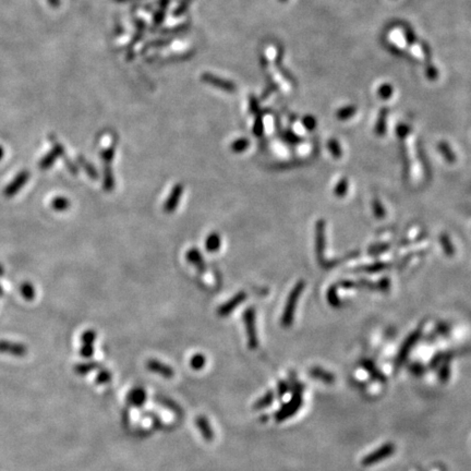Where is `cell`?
<instances>
[{"label": "cell", "instance_id": "6da1fadb", "mask_svg": "<svg viewBox=\"0 0 471 471\" xmlns=\"http://www.w3.org/2000/svg\"><path fill=\"white\" fill-rule=\"evenodd\" d=\"M303 288H304V282L299 281L295 285V287L290 291L287 301H286V305H285L283 316H282L283 327H290L292 322H294L296 307H297L299 298H300L302 294Z\"/></svg>", "mask_w": 471, "mask_h": 471}, {"label": "cell", "instance_id": "7a4b0ae2", "mask_svg": "<svg viewBox=\"0 0 471 471\" xmlns=\"http://www.w3.org/2000/svg\"><path fill=\"white\" fill-rule=\"evenodd\" d=\"M244 321L247 329L248 346H249L251 350L257 349L259 345V340L256 325V309L252 307L246 309V311L244 312Z\"/></svg>", "mask_w": 471, "mask_h": 471}, {"label": "cell", "instance_id": "3957f363", "mask_svg": "<svg viewBox=\"0 0 471 471\" xmlns=\"http://www.w3.org/2000/svg\"><path fill=\"white\" fill-rule=\"evenodd\" d=\"M301 406H302L301 393H295L294 396L291 397L289 402L287 404H285L282 408L276 412L275 420L277 422L285 421V420H287L288 418L294 416L296 412H298V410L300 409Z\"/></svg>", "mask_w": 471, "mask_h": 471}, {"label": "cell", "instance_id": "277c9868", "mask_svg": "<svg viewBox=\"0 0 471 471\" xmlns=\"http://www.w3.org/2000/svg\"><path fill=\"white\" fill-rule=\"evenodd\" d=\"M394 451H395V445L394 444L387 443V444L382 445L380 448H378L377 450L372 451L371 454L366 456L364 459H362V464L366 467L373 466V464L378 463L382 460L386 459V458H388L390 456H392L394 454Z\"/></svg>", "mask_w": 471, "mask_h": 471}, {"label": "cell", "instance_id": "5b68a950", "mask_svg": "<svg viewBox=\"0 0 471 471\" xmlns=\"http://www.w3.org/2000/svg\"><path fill=\"white\" fill-rule=\"evenodd\" d=\"M247 297L248 295L245 291H240L238 294H236L231 299H229L227 302L222 303L217 309V315L220 317L228 316L234 309H237L241 303L247 300Z\"/></svg>", "mask_w": 471, "mask_h": 471}, {"label": "cell", "instance_id": "8992f818", "mask_svg": "<svg viewBox=\"0 0 471 471\" xmlns=\"http://www.w3.org/2000/svg\"><path fill=\"white\" fill-rule=\"evenodd\" d=\"M183 190H184V187L182 186L181 183L175 184V186L173 187V189H171V191H170V194L167 198L166 202H165L164 205H163V209H164L165 213L171 214V213H174L176 211V208L178 207V205H179V202H180V199L182 196Z\"/></svg>", "mask_w": 471, "mask_h": 471}, {"label": "cell", "instance_id": "52a82bcc", "mask_svg": "<svg viewBox=\"0 0 471 471\" xmlns=\"http://www.w3.org/2000/svg\"><path fill=\"white\" fill-rule=\"evenodd\" d=\"M146 369L150 370L153 373L160 374L161 377L165 379H173L175 372L173 370V368H170L168 365H165L163 362L155 360V359H150L149 361H146Z\"/></svg>", "mask_w": 471, "mask_h": 471}, {"label": "cell", "instance_id": "ba28073f", "mask_svg": "<svg viewBox=\"0 0 471 471\" xmlns=\"http://www.w3.org/2000/svg\"><path fill=\"white\" fill-rule=\"evenodd\" d=\"M420 335H421V330L417 329L408 337V338L405 340L402 348H400V350H399V354H398V357H397V366L402 365L403 362L407 359V357H408V355L411 351V349L413 348V346H415L417 343V341L419 340Z\"/></svg>", "mask_w": 471, "mask_h": 471}, {"label": "cell", "instance_id": "9c48e42d", "mask_svg": "<svg viewBox=\"0 0 471 471\" xmlns=\"http://www.w3.org/2000/svg\"><path fill=\"white\" fill-rule=\"evenodd\" d=\"M0 352L16 356V357H23L27 355L28 349L22 343L0 340Z\"/></svg>", "mask_w": 471, "mask_h": 471}, {"label": "cell", "instance_id": "30bf717a", "mask_svg": "<svg viewBox=\"0 0 471 471\" xmlns=\"http://www.w3.org/2000/svg\"><path fill=\"white\" fill-rule=\"evenodd\" d=\"M29 177H30L29 171H21V173L15 178L14 181H12L9 186L5 189V195L8 196V198L14 196L18 191L24 186L25 182L29 180Z\"/></svg>", "mask_w": 471, "mask_h": 471}, {"label": "cell", "instance_id": "8fae6325", "mask_svg": "<svg viewBox=\"0 0 471 471\" xmlns=\"http://www.w3.org/2000/svg\"><path fill=\"white\" fill-rule=\"evenodd\" d=\"M186 258L188 262L190 264H192L195 269L199 271V273L203 274L206 271V264H205L204 258H203L202 253L196 249V248H191V249H189Z\"/></svg>", "mask_w": 471, "mask_h": 471}, {"label": "cell", "instance_id": "7c38bea8", "mask_svg": "<svg viewBox=\"0 0 471 471\" xmlns=\"http://www.w3.org/2000/svg\"><path fill=\"white\" fill-rule=\"evenodd\" d=\"M196 428L200 431L203 438L207 442H212L214 440V431L212 429V425L209 423L207 418L205 416H198L195 419Z\"/></svg>", "mask_w": 471, "mask_h": 471}, {"label": "cell", "instance_id": "4fadbf2b", "mask_svg": "<svg viewBox=\"0 0 471 471\" xmlns=\"http://www.w3.org/2000/svg\"><path fill=\"white\" fill-rule=\"evenodd\" d=\"M325 224H324L323 220H319L316 224V257L317 260H319L320 263H323L324 261V248H325V245H324V241H325V237H324V230H325Z\"/></svg>", "mask_w": 471, "mask_h": 471}, {"label": "cell", "instance_id": "5bb4252c", "mask_svg": "<svg viewBox=\"0 0 471 471\" xmlns=\"http://www.w3.org/2000/svg\"><path fill=\"white\" fill-rule=\"evenodd\" d=\"M146 398H148V395H146V392L143 388L136 387L129 392L128 396H127V402L132 407H142L146 402Z\"/></svg>", "mask_w": 471, "mask_h": 471}, {"label": "cell", "instance_id": "9a60e30c", "mask_svg": "<svg viewBox=\"0 0 471 471\" xmlns=\"http://www.w3.org/2000/svg\"><path fill=\"white\" fill-rule=\"evenodd\" d=\"M61 155H63V148L60 144L55 142L54 150L50 153H48V154L41 161L40 168L44 169V170L50 168V167H52V165L55 163V161L57 160V157L61 156Z\"/></svg>", "mask_w": 471, "mask_h": 471}, {"label": "cell", "instance_id": "2e32d148", "mask_svg": "<svg viewBox=\"0 0 471 471\" xmlns=\"http://www.w3.org/2000/svg\"><path fill=\"white\" fill-rule=\"evenodd\" d=\"M154 398H155V402L157 404H160L161 406L165 407V408H167L171 412H174L175 415H177V416H182L183 415V411L181 409V407L178 405L176 402H174L173 399H170V398H168L166 396H163V395H156Z\"/></svg>", "mask_w": 471, "mask_h": 471}, {"label": "cell", "instance_id": "e0dca14e", "mask_svg": "<svg viewBox=\"0 0 471 471\" xmlns=\"http://www.w3.org/2000/svg\"><path fill=\"white\" fill-rule=\"evenodd\" d=\"M220 246H221V239H220L219 233L212 232L207 236V238L205 240L206 251L211 253L217 252L220 249Z\"/></svg>", "mask_w": 471, "mask_h": 471}, {"label": "cell", "instance_id": "ac0fdd59", "mask_svg": "<svg viewBox=\"0 0 471 471\" xmlns=\"http://www.w3.org/2000/svg\"><path fill=\"white\" fill-rule=\"evenodd\" d=\"M388 40H390L394 45L400 49H404L407 46V38L399 29H395L391 31L390 34H388Z\"/></svg>", "mask_w": 471, "mask_h": 471}, {"label": "cell", "instance_id": "d6986e66", "mask_svg": "<svg viewBox=\"0 0 471 471\" xmlns=\"http://www.w3.org/2000/svg\"><path fill=\"white\" fill-rule=\"evenodd\" d=\"M103 188L107 192H111L114 189V176L110 165H104V182Z\"/></svg>", "mask_w": 471, "mask_h": 471}, {"label": "cell", "instance_id": "ffe728a7", "mask_svg": "<svg viewBox=\"0 0 471 471\" xmlns=\"http://www.w3.org/2000/svg\"><path fill=\"white\" fill-rule=\"evenodd\" d=\"M274 398H275V394H274V392H272V391H269L263 397H261L257 400L256 404L253 405V409L254 410H262V409L266 408V407H269L273 404Z\"/></svg>", "mask_w": 471, "mask_h": 471}, {"label": "cell", "instance_id": "44dd1931", "mask_svg": "<svg viewBox=\"0 0 471 471\" xmlns=\"http://www.w3.org/2000/svg\"><path fill=\"white\" fill-rule=\"evenodd\" d=\"M78 162H79V164H80V166L86 171V174L88 175V177L91 178V179H93V180L98 179V173H97V170L95 169V167L93 166V165H92L91 163L86 162V160H85V158H84L83 156H78Z\"/></svg>", "mask_w": 471, "mask_h": 471}, {"label": "cell", "instance_id": "7402d4cb", "mask_svg": "<svg viewBox=\"0 0 471 471\" xmlns=\"http://www.w3.org/2000/svg\"><path fill=\"white\" fill-rule=\"evenodd\" d=\"M97 368H99V364H97V362H94V361H90V362H85V364L76 365L74 367V371H75V373H78L80 375H85V374L90 373L91 371L95 370V369H97Z\"/></svg>", "mask_w": 471, "mask_h": 471}, {"label": "cell", "instance_id": "603a6c76", "mask_svg": "<svg viewBox=\"0 0 471 471\" xmlns=\"http://www.w3.org/2000/svg\"><path fill=\"white\" fill-rule=\"evenodd\" d=\"M310 373H311V377H312V378L319 379V380H321V381L326 382V383H332V382L334 381L333 374H330V373H328V372H326V371H324V370H322V369H320V368L312 369Z\"/></svg>", "mask_w": 471, "mask_h": 471}, {"label": "cell", "instance_id": "cb8c5ba5", "mask_svg": "<svg viewBox=\"0 0 471 471\" xmlns=\"http://www.w3.org/2000/svg\"><path fill=\"white\" fill-rule=\"evenodd\" d=\"M205 365H206V358H205V356L202 354H195L194 356H192V358L190 359V367L195 371L202 370V369L205 367Z\"/></svg>", "mask_w": 471, "mask_h": 471}, {"label": "cell", "instance_id": "d4e9b609", "mask_svg": "<svg viewBox=\"0 0 471 471\" xmlns=\"http://www.w3.org/2000/svg\"><path fill=\"white\" fill-rule=\"evenodd\" d=\"M52 206L55 208V211L63 212V211H66V209L69 208L70 202L67 198H63V196H58V198H55L54 201L52 202Z\"/></svg>", "mask_w": 471, "mask_h": 471}, {"label": "cell", "instance_id": "484cf974", "mask_svg": "<svg viewBox=\"0 0 471 471\" xmlns=\"http://www.w3.org/2000/svg\"><path fill=\"white\" fill-rule=\"evenodd\" d=\"M250 142L248 139H238L231 144V151L233 153H243L249 148Z\"/></svg>", "mask_w": 471, "mask_h": 471}, {"label": "cell", "instance_id": "4316f807", "mask_svg": "<svg viewBox=\"0 0 471 471\" xmlns=\"http://www.w3.org/2000/svg\"><path fill=\"white\" fill-rule=\"evenodd\" d=\"M386 117H387V110L383 109L381 111L379 119H378V124L377 127H375V131L379 136H382L385 133V128H386Z\"/></svg>", "mask_w": 471, "mask_h": 471}, {"label": "cell", "instance_id": "83f0119b", "mask_svg": "<svg viewBox=\"0 0 471 471\" xmlns=\"http://www.w3.org/2000/svg\"><path fill=\"white\" fill-rule=\"evenodd\" d=\"M21 294L24 297V299H27V300L31 301V300H33V299H34L35 290L33 288V286H32L31 284L24 283L21 286Z\"/></svg>", "mask_w": 471, "mask_h": 471}, {"label": "cell", "instance_id": "f1b7e54d", "mask_svg": "<svg viewBox=\"0 0 471 471\" xmlns=\"http://www.w3.org/2000/svg\"><path fill=\"white\" fill-rule=\"evenodd\" d=\"M111 379H112L111 373L108 370H106V369H101V370L98 372L95 381H96L97 384H107V383H109Z\"/></svg>", "mask_w": 471, "mask_h": 471}, {"label": "cell", "instance_id": "f546056e", "mask_svg": "<svg viewBox=\"0 0 471 471\" xmlns=\"http://www.w3.org/2000/svg\"><path fill=\"white\" fill-rule=\"evenodd\" d=\"M205 78H207L205 80H207L208 82H211L212 84L219 85L221 88H224V90H227V91H232L233 90V86L230 83H228V82H225V81H220L217 78H214V76L211 75V74L206 75Z\"/></svg>", "mask_w": 471, "mask_h": 471}, {"label": "cell", "instance_id": "4dcf8cb0", "mask_svg": "<svg viewBox=\"0 0 471 471\" xmlns=\"http://www.w3.org/2000/svg\"><path fill=\"white\" fill-rule=\"evenodd\" d=\"M355 112H356V107L347 106V107L341 108V109H339L338 111H337V117H338V119L345 120V119L352 117L355 114Z\"/></svg>", "mask_w": 471, "mask_h": 471}, {"label": "cell", "instance_id": "1f68e13d", "mask_svg": "<svg viewBox=\"0 0 471 471\" xmlns=\"http://www.w3.org/2000/svg\"><path fill=\"white\" fill-rule=\"evenodd\" d=\"M96 337H97L96 332H94L93 329H88L83 333L81 339H82V342L85 343V345H93L94 341L96 340Z\"/></svg>", "mask_w": 471, "mask_h": 471}, {"label": "cell", "instance_id": "d6a6232c", "mask_svg": "<svg viewBox=\"0 0 471 471\" xmlns=\"http://www.w3.org/2000/svg\"><path fill=\"white\" fill-rule=\"evenodd\" d=\"M114 156V146H110L107 150H104L101 152V161H103L104 165H111V162L113 160Z\"/></svg>", "mask_w": 471, "mask_h": 471}, {"label": "cell", "instance_id": "836d02e7", "mask_svg": "<svg viewBox=\"0 0 471 471\" xmlns=\"http://www.w3.org/2000/svg\"><path fill=\"white\" fill-rule=\"evenodd\" d=\"M440 151L443 153V155L446 157V160L450 163L455 162V155L453 154V152L449 149V146L446 143H440Z\"/></svg>", "mask_w": 471, "mask_h": 471}, {"label": "cell", "instance_id": "e575fe53", "mask_svg": "<svg viewBox=\"0 0 471 471\" xmlns=\"http://www.w3.org/2000/svg\"><path fill=\"white\" fill-rule=\"evenodd\" d=\"M328 149H329L330 153H332V154H333L336 158H339V156H341L340 146H339L338 143H337L336 140H334V139L330 140V141L328 142Z\"/></svg>", "mask_w": 471, "mask_h": 471}, {"label": "cell", "instance_id": "d590c367", "mask_svg": "<svg viewBox=\"0 0 471 471\" xmlns=\"http://www.w3.org/2000/svg\"><path fill=\"white\" fill-rule=\"evenodd\" d=\"M393 94V87L390 84H383L379 88V95L384 99L390 98Z\"/></svg>", "mask_w": 471, "mask_h": 471}, {"label": "cell", "instance_id": "8d00e7d4", "mask_svg": "<svg viewBox=\"0 0 471 471\" xmlns=\"http://www.w3.org/2000/svg\"><path fill=\"white\" fill-rule=\"evenodd\" d=\"M347 188H348V183L346 179H342L339 181V183L337 184V187L335 189V193L337 196H343L347 192Z\"/></svg>", "mask_w": 471, "mask_h": 471}, {"label": "cell", "instance_id": "74e56055", "mask_svg": "<svg viewBox=\"0 0 471 471\" xmlns=\"http://www.w3.org/2000/svg\"><path fill=\"white\" fill-rule=\"evenodd\" d=\"M80 354L83 358H86V359L91 358L92 356L94 355L93 345H85V343H83V345H82V347H81Z\"/></svg>", "mask_w": 471, "mask_h": 471}, {"label": "cell", "instance_id": "f35d334b", "mask_svg": "<svg viewBox=\"0 0 471 471\" xmlns=\"http://www.w3.org/2000/svg\"><path fill=\"white\" fill-rule=\"evenodd\" d=\"M410 52L413 56L416 57V58H418L420 60H422L424 58V54H423L422 48L420 47L419 45H417V44H412V45L410 46Z\"/></svg>", "mask_w": 471, "mask_h": 471}, {"label": "cell", "instance_id": "ab89813d", "mask_svg": "<svg viewBox=\"0 0 471 471\" xmlns=\"http://www.w3.org/2000/svg\"><path fill=\"white\" fill-rule=\"evenodd\" d=\"M328 301L330 302V304L333 305V307H339V300L338 299H337L336 297V292H335V288H332L329 291H328Z\"/></svg>", "mask_w": 471, "mask_h": 471}, {"label": "cell", "instance_id": "60d3db41", "mask_svg": "<svg viewBox=\"0 0 471 471\" xmlns=\"http://www.w3.org/2000/svg\"><path fill=\"white\" fill-rule=\"evenodd\" d=\"M441 241H442V246L444 248V250L447 252V254H453V247L450 246V243H449V240L448 238L446 237V236H442V238H441Z\"/></svg>", "mask_w": 471, "mask_h": 471}, {"label": "cell", "instance_id": "b9f144b4", "mask_svg": "<svg viewBox=\"0 0 471 471\" xmlns=\"http://www.w3.org/2000/svg\"><path fill=\"white\" fill-rule=\"evenodd\" d=\"M303 125L308 130H313L316 126L315 119L311 116H307L303 119Z\"/></svg>", "mask_w": 471, "mask_h": 471}, {"label": "cell", "instance_id": "7bdbcfd3", "mask_svg": "<svg viewBox=\"0 0 471 471\" xmlns=\"http://www.w3.org/2000/svg\"><path fill=\"white\" fill-rule=\"evenodd\" d=\"M288 392V384L284 381H281L278 383V396L283 397L286 395V393Z\"/></svg>", "mask_w": 471, "mask_h": 471}, {"label": "cell", "instance_id": "ee69618b", "mask_svg": "<svg viewBox=\"0 0 471 471\" xmlns=\"http://www.w3.org/2000/svg\"><path fill=\"white\" fill-rule=\"evenodd\" d=\"M373 206H374V213H375V215L379 216V217H382V216H383V215L385 214L383 207L381 206L380 202H379L378 200H375V201L373 202Z\"/></svg>", "mask_w": 471, "mask_h": 471}, {"label": "cell", "instance_id": "f6af8a7d", "mask_svg": "<svg viewBox=\"0 0 471 471\" xmlns=\"http://www.w3.org/2000/svg\"><path fill=\"white\" fill-rule=\"evenodd\" d=\"M253 132L256 133V136H261L263 133V123L261 119H258L256 125H254Z\"/></svg>", "mask_w": 471, "mask_h": 471}, {"label": "cell", "instance_id": "bcb514c9", "mask_svg": "<svg viewBox=\"0 0 471 471\" xmlns=\"http://www.w3.org/2000/svg\"><path fill=\"white\" fill-rule=\"evenodd\" d=\"M440 378L442 381H447L448 378H449V368L448 366H444L442 368V370H441V373H440Z\"/></svg>", "mask_w": 471, "mask_h": 471}, {"label": "cell", "instance_id": "7dc6e473", "mask_svg": "<svg viewBox=\"0 0 471 471\" xmlns=\"http://www.w3.org/2000/svg\"><path fill=\"white\" fill-rule=\"evenodd\" d=\"M426 74H428V76H429V78H430L431 80H434V79L436 78V76H437V71H436V70H435L433 67H430V68H428V71H426Z\"/></svg>", "mask_w": 471, "mask_h": 471}, {"label": "cell", "instance_id": "c3c4849f", "mask_svg": "<svg viewBox=\"0 0 471 471\" xmlns=\"http://www.w3.org/2000/svg\"><path fill=\"white\" fill-rule=\"evenodd\" d=\"M3 156H4V150H3L2 146H0V160H2Z\"/></svg>", "mask_w": 471, "mask_h": 471}, {"label": "cell", "instance_id": "681fc988", "mask_svg": "<svg viewBox=\"0 0 471 471\" xmlns=\"http://www.w3.org/2000/svg\"><path fill=\"white\" fill-rule=\"evenodd\" d=\"M2 295H3V289H2V287H0V296H2Z\"/></svg>", "mask_w": 471, "mask_h": 471}, {"label": "cell", "instance_id": "f907efd6", "mask_svg": "<svg viewBox=\"0 0 471 471\" xmlns=\"http://www.w3.org/2000/svg\"><path fill=\"white\" fill-rule=\"evenodd\" d=\"M282 2H284V0H282Z\"/></svg>", "mask_w": 471, "mask_h": 471}]
</instances>
